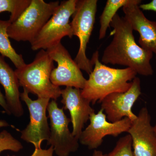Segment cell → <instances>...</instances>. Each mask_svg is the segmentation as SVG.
<instances>
[{"instance_id": "cell-26", "label": "cell", "mask_w": 156, "mask_h": 156, "mask_svg": "<svg viewBox=\"0 0 156 156\" xmlns=\"http://www.w3.org/2000/svg\"><path fill=\"white\" fill-rule=\"evenodd\" d=\"M154 131L155 134V135L156 136V123L155 125V126L154 127Z\"/></svg>"}, {"instance_id": "cell-15", "label": "cell", "mask_w": 156, "mask_h": 156, "mask_svg": "<svg viewBox=\"0 0 156 156\" xmlns=\"http://www.w3.org/2000/svg\"><path fill=\"white\" fill-rule=\"evenodd\" d=\"M0 85L5 91V98L11 115L20 118L24 110L20 101L19 80L15 71L0 55Z\"/></svg>"}, {"instance_id": "cell-22", "label": "cell", "mask_w": 156, "mask_h": 156, "mask_svg": "<svg viewBox=\"0 0 156 156\" xmlns=\"http://www.w3.org/2000/svg\"><path fill=\"white\" fill-rule=\"evenodd\" d=\"M139 7L141 10L156 12V0H153L147 4H140Z\"/></svg>"}, {"instance_id": "cell-3", "label": "cell", "mask_w": 156, "mask_h": 156, "mask_svg": "<svg viewBox=\"0 0 156 156\" xmlns=\"http://www.w3.org/2000/svg\"><path fill=\"white\" fill-rule=\"evenodd\" d=\"M53 61L47 50H40L32 62L15 70L20 87L38 97L57 99L61 96V89L50 80Z\"/></svg>"}, {"instance_id": "cell-20", "label": "cell", "mask_w": 156, "mask_h": 156, "mask_svg": "<svg viewBox=\"0 0 156 156\" xmlns=\"http://www.w3.org/2000/svg\"><path fill=\"white\" fill-rule=\"evenodd\" d=\"M23 148L22 144L8 131L3 130L0 133V153L6 150L17 152Z\"/></svg>"}, {"instance_id": "cell-9", "label": "cell", "mask_w": 156, "mask_h": 156, "mask_svg": "<svg viewBox=\"0 0 156 156\" xmlns=\"http://www.w3.org/2000/svg\"><path fill=\"white\" fill-rule=\"evenodd\" d=\"M46 50L53 61L57 63V67L53 69L50 76L52 83L58 87L83 89L87 80L61 43Z\"/></svg>"}, {"instance_id": "cell-14", "label": "cell", "mask_w": 156, "mask_h": 156, "mask_svg": "<svg viewBox=\"0 0 156 156\" xmlns=\"http://www.w3.org/2000/svg\"><path fill=\"white\" fill-rule=\"evenodd\" d=\"M61 103L65 109L69 111L72 124V134L79 139L84 125L89 120L95 110L90 105L91 102L82 96L81 89L66 87L61 90Z\"/></svg>"}, {"instance_id": "cell-23", "label": "cell", "mask_w": 156, "mask_h": 156, "mask_svg": "<svg viewBox=\"0 0 156 156\" xmlns=\"http://www.w3.org/2000/svg\"><path fill=\"white\" fill-rule=\"evenodd\" d=\"M0 106L4 109L5 112L7 114L11 115L9 108H8V105L6 102L5 96L3 95L1 90H0Z\"/></svg>"}, {"instance_id": "cell-17", "label": "cell", "mask_w": 156, "mask_h": 156, "mask_svg": "<svg viewBox=\"0 0 156 156\" xmlns=\"http://www.w3.org/2000/svg\"><path fill=\"white\" fill-rule=\"evenodd\" d=\"M130 0H108L100 17L99 40L105 37L111 23L117 11L130 2Z\"/></svg>"}, {"instance_id": "cell-4", "label": "cell", "mask_w": 156, "mask_h": 156, "mask_svg": "<svg viewBox=\"0 0 156 156\" xmlns=\"http://www.w3.org/2000/svg\"><path fill=\"white\" fill-rule=\"evenodd\" d=\"M59 2L47 3L44 0H31L30 4L8 29L10 38L17 42L31 43L52 17Z\"/></svg>"}, {"instance_id": "cell-24", "label": "cell", "mask_w": 156, "mask_h": 156, "mask_svg": "<svg viewBox=\"0 0 156 156\" xmlns=\"http://www.w3.org/2000/svg\"><path fill=\"white\" fill-rule=\"evenodd\" d=\"M92 156H107V154H104L101 151L95 150Z\"/></svg>"}, {"instance_id": "cell-8", "label": "cell", "mask_w": 156, "mask_h": 156, "mask_svg": "<svg viewBox=\"0 0 156 156\" xmlns=\"http://www.w3.org/2000/svg\"><path fill=\"white\" fill-rule=\"evenodd\" d=\"M50 119V135L48 145L53 147L58 156H69L78 150L79 139L70 132L69 125L71 119L58 108L56 100H52L48 107Z\"/></svg>"}, {"instance_id": "cell-10", "label": "cell", "mask_w": 156, "mask_h": 156, "mask_svg": "<svg viewBox=\"0 0 156 156\" xmlns=\"http://www.w3.org/2000/svg\"><path fill=\"white\" fill-rule=\"evenodd\" d=\"M89 121V126L82 131L79 141L90 150L96 149L100 146L106 136L116 137L127 132L132 122L128 118H125L119 122H111L107 119L106 115L101 109L97 113H92Z\"/></svg>"}, {"instance_id": "cell-11", "label": "cell", "mask_w": 156, "mask_h": 156, "mask_svg": "<svg viewBox=\"0 0 156 156\" xmlns=\"http://www.w3.org/2000/svg\"><path fill=\"white\" fill-rule=\"evenodd\" d=\"M141 94L140 79L136 77L128 91L112 93L104 98L101 102V109L111 122H119L125 118L132 122L137 117L132 112V107Z\"/></svg>"}, {"instance_id": "cell-25", "label": "cell", "mask_w": 156, "mask_h": 156, "mask_svg": "<svg viewBox=\"0 0 156 156\" xmlns=\"http://www.w3.org/2000/svg\"><path fill=\"white\" fill-rule=\"evenodd\" d=\"M10 126L9 123L5 120H0V128L7 127Z\"/></svg>"}, {"instance_id": "cell-6", "label": "cell", "mask_w": 156, "mask_h": 156, "mask_svg": "<svg viewBox=\"0 0 156 156\" xmlns=\"http://www.w3.org/2000/svg\"><path fill=\"white\" fill-rule=\"evenodd\" d=\"M97 0H78L70 22L73 35L78 37L80 48L74 61L78 66L89 75L93 70L92 61L86 51L94 27L97 10Z\"/></svg>"}, {"instance_id": "cell-5", "label": "cell", "mask_w": 156, "mask_h": 156, "mask_svg": "<svg viewBox=\"0 0 156 156\" xmlns=\"http://www.w3.org/2000/svg\"><path fill=\"white\" fill-rule=\"evenodd\" d=\"M77 1L67 0L60 3L52 17L30 43L32 50H46L61 43L64 37L71 38L73 36L70 18L75 11Z\"/></svg>"}, {"instance_id": "cell-13", "label": "cell", "mask_w": 156, "mask_h": 156, "mask_svg": "<svg viewBox=\"0 0 156 156\" xmlns=\"http://www.w3.org/2000/svg\"><path fill=\"white\" fill-rule=\"evenodd\" d=\"M141 3L140 0H130L122 8L124 17L133 30L139 33V46L154 54L156 58V21H152L146 17L139 7Z\"/></svg>"}, {"instance_id": "cell-7", "label": "cell", "mask_w": 156, "mask_h": 156, "mask_svg": "<svg viewBox=\"0 0 156 156\" xmlns=\"http://www.w3.org/2000/svg\"><path fill=\"white\" fill-rule=\"evenodd\" d=\"M25 89L20 93V99L25 102L30 113V122L21 131V138L33 144L35 149L41 148L42 142L48 140L50 135V127L46 112L50 99L38 97L33 100Z\"/></svg>"}, {"instance_id": "cell-12", "label": "cell", "mask_w": 156, "mask_h": 156, "mask_svg": "<svg viewBox=\"0 0 156 156\" xmlns=\"http://www.w3.org/2000/svg\"><path fill=\"white\" fill-rule=\"evenodd\" d=\"M127 133L132 139L134 156H156V136L147 108L140 110Z\"/></svg>"}, {"instance_id": "cell-1", "label": "cell", "mask_w": 156, "mask_h": 156, "mask_svg": "<svg viewBox=\"0 0 156 156\" xmlns=\"http://www.w3.org/2000/svg\"><path fill=\"white\" fill-rule=\"evenodd\" d=\"M113 39L104 51L101 62L130 68L140 75H153L151 63L154 54L144 50L135 41L133 30L124 17L117 14L111 23Z\"/></svg>"}, {"instance_id": "cell-2", "label": "cell", "mask_w": 156, "mask_h": 156, "mask_svg": "<svg viewBox=\"0 0 156 156\" xmlns=\"http://www.w3.org/2000/svg\"><path fill=\"white\" fill-rule=\"evenodd\" d=\"M93 66L81 94L92 105L101 103L108 95L116 92H124L130 89L137 73L130 68L115 69L102 64L96 51L91 59Z\"/></svg>"}, {"instance_id": "cell-21", "label": "cell", "mask_w": 156, "mask_h": 156, "mask_svg": "<svg viewBox=\"0 0 156 156\" xmlns=\"http://www.w3.org/2000/svg\"><path fill=\"white\" fill-rule=\"evenodd\" d=\"M53 147L50 146L48 149H42V148L35 149L33 153L30 156H53Z\"/></svg>"}, {"instance_id": "cell-18", "label": "cell", "mask_w": 156, "mask_h": 156, "mask_svg": "<svg viewBox=\"0 0 156 156\" xmlns=\"http://www.w3.org/2000/svg\"><path fill=\"white\" fill-rule=\"evenodd\" d=\"M31 0H0V13H10L9 20L14 22L21 15L30 4Z\"/></svg>"}, {"instance_id": "cell-16", "label": "cell", "mask_w": 156, "mask_h": 156, "mask_svg": "<svg viewBox=\"0 0 156 156\" xmlns=\"http://www.w3.org/2000/svg\"><path fill=\"white\" fill-rule=\"evenodd\" d=\"M11 24L9 20L0 19V54L9 58L17 69L21 68L26 63L21 54H18L11 44L8 34Z\"/></svg>"}, {"instance_id": "cell-19", "label": "cell", "mask_w": 156, "mask_h": 156, "mask_svg": "<svg viewBox=\"0 0 156 156\" xmlns=\"http://www.w3.org/2000/svg\"><path fill=\"white\" fill-rule=\"evenodd\" d=\"M132 148V139L128 134L118 140L114 148L107 156H134Z\"/></svg>"}]
</instances>
